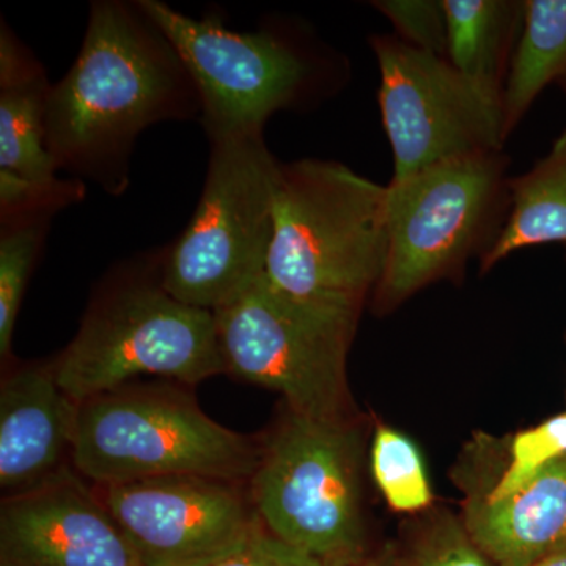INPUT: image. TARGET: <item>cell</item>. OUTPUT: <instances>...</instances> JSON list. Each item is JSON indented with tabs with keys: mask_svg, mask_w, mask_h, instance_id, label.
<instances>
[{
	"mask_svg": "<svg viewBox=\"0 0 566 566\" xmlns=\"http://www.w3.org/2000/svg\"><path fill=\"white\" fill-rule=\"evenodd\" d=\"M510 210L482 271L521 249L566 243V129L545 158L520 177L509 178Z\"/></svg>",
	"mask_w": 566,
	"mask_h": 566,
	"instance_id": "e0dca14e",
	"label": "cell"
},
{
	"mask_svg": "<svg viewBox=\"0 0 566 566\" xmlns=\"http://www.w3.org/2000/svg\"><path fill=\"white\" fill-rule=\"evenodd\" d=\"M566 457V412L538 427L520 431L510 447V460L501 479L483 499L497 502L510 497Z\"/></svg>",
	"mask_w": 566,
	"mask_h": 566,
	"instance_id": "44dd1931",
	"label": "cell"
},
{
	"mask_svg": "<svg viewBox=\"0 0 566 566\" xmlns=\"http://www.w3.org/2000/svg\"><path fill=\"white\" fill-rule=\"evenodd\" d=\"M43 63L6 21L0 31V170L52 180L57 166L44 140V115L51 91Z\"/></svg>",
	"mask_w": 566,
	"mask_h": 566,
	"instance_id": "9a60e30c",
	"label": "cell"
},
{
	"mask_svg": "<svg viewBox=\"0 0 566 566\" xmlns=\"http://www.w3.org/2000/svg\"><path fill=\"white\" fill-rule=\"evenodd\" d=\"M227 374L283 395L314 419H349L346 360L360 314L301 303L266 273L214 312Z\"/></svg>",
	"mask_w": 566,
	"mask_h": 566,
	"instance_id": "9c48e42d",
	"label": "cell"
},
{
	"mask_svg": "<svg viewBox=\"0 0 566 566\" xmlns=\"http://www.w3.org/2000/svg\"><path fill=\"white\" fill-rule=\"evenodd\" d=\"M260 447L180 387L132 385L77 406L71 463L95 486L170 475L251 482Z\"/></svg>",
	"mask_w": 566,
	"mask_h": 566,
	"instance_id": "277c9868",
	"label": "cell"
},
{
	"mask_svg": "<svg viewBox=\"0 0 566 566\" xmlns=\"http://www.w3.org/2000/svg\"><path fill=\"white\" fill-rule=\"evenodd\" d=\"M371 471L387 505L395 512H420L433 502L420 450L408 436L386 424L376 428Z\"/></svg>",
	"mask_w": 566,
	"mask_h": 566,
	"instance_id": "ffe728a7",
	"label": "cell"
},
{
	"mask_svg": "<svg viewBox=\"0 0 566 566\" xmlns=\"http://www.w3.org/2000/svg\"><path fill=\"white\" fill-rule=\"evenodd\" d=\"M408 566H495L458 521H441L424 536Z\"/></svg>",
	"mask_w": 566,
	"mask_h": 566,
	"instance_id": "cb8c5ba5",
	"label": "cell"
},
{
	"mask_svg": "<svg viewBox=\"0 0 566 566\" xmlns=\"http://www.w3.org/2000/svg\"><path fill=\"white\" fill-rule=\"evenodd\" d=\"M277 166L263 134L210 140L191 222L164 248L163 285L174 297L218 312L266 273Z\"/></svg>",
	"mask_w": 566,
	"mask_h": 566,
	"instance_id": "8992f818",
	"label": "cell"
},
{
	"mask_svg": "<svg viewBox=\"0 0 566 566\" xmlns=\"http://www.w3.org/2000/svg\"><path fill=\"white\" fill-rule=\"evenodd\" d=\"M504 151L434 164L387 185V259L376 307L390 311L463 271L493 245L510 210Z\"/></svg>",
	"mask_w": 566,
	"mask_h": 566,
	"instance_id": "52a82bcc",
	"label": "cell"
},
{
	"mask_svg": "<svg viewBox=\"0 0 566 566\" xmlns=\"http://www.w3.org/2000/svg\"><path fill=\"white\" fill-rule=\"evenodd\" d=\"M139 3L191 73L208 140L263 134L275 112L303 106L333 82V62L297 33L274 24L229 31L219 18L196 20L161 0Z\"/></svg>",
	"mask_w": 566,
	"mask_h": 566,
	"instance_id": "ba28073f",
	"label": "cell"
},
{
	"mask_svg": "<svg viewBox=\"0 0 566 566\" xmlns=\"http://www.w3.org/2000/svg\"><path fill=\"white\" fill-rule=\"evenodd\" d=\"M363 434L349 419L286 412L260 446L249 495L260 524L324 565L363 557Z\"/></svg>",
	"mask_w": 566,
	"mask_h": 566,
	"instance_id": "5b68a950",
	"label": "cell"
},
{
	"mask_svg": "<svg viewBox=\"0 0 566 566\" xmlns=\"http://www.w3.org/2000/svg\"><path fill=\"white\" fill-rule=\"evenodd\" d=\"M534 566H566V543L547 554L542 560L536 562Z\"/></svg>",
	"mask_w": 566,
	"mask_h": 566,
	"instance_id": "4316f807",
	"label": "cell"
},
{
	"mask_svg": "<svg viewBox=\"0 0 566 566\" xmlns=\"http://www.w3.org/2000/svg\"><path fill=\"white\" fill-rule=\"evenodd\" d=\"M374 9L392 22L395 36L416 50L447 59V20L439 0H376Z\"/></svg>",
	"mask_w": 566,
	"mask_h": 566,
	"instance_id": "603a6c76",
	"label": "cell"
},
{
	"mask_svg": "<svg viewBox=\"0 0 566 566\" xmlns=\"http://www.w3.org/2000/svg\"><path fill=\"white\" fill-rule=\"evenodd\" d=\"M163 255L164 249L112 271L76 337L52 360L59 386L77 405L140 376L196 386L227 374L214 312L164 289Z\"/></svg>",
	"mask_w": 566,
	"mask_h": 566,
	"instance_id": "3957f363",
	"label": "cell"
},
{
	"mask_svg": "<svg viewBox=\"0 0 566 566\" xmlns=\"http://www.w3.org/2000/svg\"><path fill=\"white\" fill-rule=\"evenodd\" d=\"M76 401L63 392L54 364L18 365L0 386V486L25 493L69 465L77 417Z\"/></svg>",
	"mask_w": 566,
	"mask_h": 566,
	"instance_id": "4fadbf2b",
	"label": "cell"
},
{
	"mask_svg": "<svg viewBox=\"0 0 566 566\" xmlns=\"http://www.w3.org/2000/svg\"><path fill=\"white\" fill-rule=\"evenodd\" d=\"M51 221L22 219L0 222V357L3 363H10L14 324Z\"/></svg>",
	"mask_w": 566,
	"mask_h": 566,
	"instance_id": "d6986e66",
	"label": "cell"
},
{
	"mask_svg": "<svg viewBox=\"0 0 566 566\" xmlns=\"http://www.w3.org/2000/svg\"><path fill=\"white\" fill-rule=\"evenodd\" d=\"M566 77V0H526L524 22L504 84L510 136L547 85Z\"/></svg>",
	"mask_w": 566,
	"mask_h": 566,
	"instance_id": "ac0fdd59",
	"label": "cell"
},
{
	"mask_svg": "<svg viewBox=\"0 0 566 566\" xmlns=\"http://www.w3.org/2000/svg\"><path fill=\"white\" fill-rule=\"evenodd\" d=\"M243 483L170 475L95 486L142 566H200L259 523Z\"/></svg>",
	"mask_w": 566,
	"mask_h": 566,
	"instance_id": "8fae6325",
	"label": "cell"
},
{
	"mask_svg": "<svg viewBox=\"0 0 566 566\" xmlns=\"http://www.w3.org/2000/svg\"><path fill=\"white\" fill-rule=\"evenodd\" d=\"M327 566H408L405 562L394 560L390 557L370 558L365 560L364 557L354 558V560L342 562V564H334Z\"/></svg>",
	"mask_w": 566,
	"mask_h": 566,
	"instance_id": "484cf974",
	"label": "cell"
},
{
	"mask_svg": "<svg viewBox=\"0 0 566 566\" xmlns=\"http://www.w3.org/2000/svg\"><path fill=\"white\" fill-rule=\"evenodd\" d=\"M200 566H327L286 546L256 523L251 534L207 564Z\"/></svg>",
	"mask_w": 566,
	"mask_h": 566,
	"instance_id": "d4e9b609",
	"label": "cell"
},
{
	"mask_svg": "<svg viewBox=\"0 0 566 566\" xmlns=\"http://www.w3.org/2000/svg\"><path fill=\"white\" fill-rule=\"evenodd\" d=\"M562 82H566V77H565V80H562Z\"/></svg>",
	"mask_w": 566,
	"mask_h": 566,
	"instance_id": "83f0119b",
	"label": "cell"
},
{
	"mask_svg": "<svg viewBox=\"0 0 566 566\" xmlns=\"http://www.w3.org/2000/svg\"><path fill=\"white\" fill-rule=\"evenodd\" d=\"M87 188L80 178L29 180L0 170V222L52 219L59 211L85 199Z\"/></svg>",
	"mask_w": 566,
	"mask_h": 566,
	"instance_id": "7402d4cb",
	"label": "cell"
},
{
	"mask_svg": "<svg viewBox=\"0 0 566 566\" xmlns=\"http://www.w3.org/2000/svg\"><path fill=\"white\" fill-rule=\"evenodd\" d=\"M387 243V186L337 161H279L266 264L279 292L360 314L385 273Z\"/></svg>",
	"mask_w": 566,
	"mask_h": 566,
	"instance_id": "7a4b0ae2",
	"label": "cell"
},
{
	"mask_svg": "<svg viewBox=\"0 0 566 566\" xmlns=\"http://www.w3.org/2000/svg\"><path fill=\"white\" fill-rule=\"evenodd\" d=\"M447 61L469 80L504 95V84L524 22V2L442 0Z\"/></svg>",
	"mask_w": 566,
	"mask_h": 566,
	"instance_id": "2e32d148",
	"label": "cell"
},
{
	"mask_svg": "<svg viewBox=\"0 0 566 566\" xmlns=\"http://www.w3.org/2000/svg\"><path fill=\"white\" fill-rule=\"evenodd\" d=\"M464 527L495 566H534L566 543V457L510 497H474Z\"/></svg>",
	"mask_w": 566,
	"mask_h": 566,
	"instance_id": "5bb4252c",
	"label": "cell"
},
{
	"mask_svg": "<svg viewBox=\"0 0 566 566\" xmlns=\"http://www.w3.org/2000/svg\"><path fill=\"white\" fill-rule=\"evenodd\" d=\"M370 46L381 74L378 102L394 153L392 180L450 159L502 151L509 137L501 93L398 36L376 33Z\"/></svg>",
	"mask_w": 566,
	"mask_h": 566,
	"instance_id": "30bf717a",
	"label": "cell"
},
{
	"mask_svg": "<svg viewBox=\"0 0 566 566\" xmlns=\"http://www.w3.org/2000/svg\"><path fill=\"white\" fill-rule=\"evenodd\" d=\"M200 117L191 73L139 0H98L76 61L51 85L44 140L57 170L122 196L140 133Z\"/></svg>",
	"mask_w": 566,
	"mask_h": 566,
	"instance_id": "6da1fadb",
	"label": "cell"
},
{
	"mask_svg": "<svg viewBox=\"0 0 566 566\" xmlns=\"http://www.w3.org/2000/svg\"><path fill=\"white\" fill-rule=\"evenodd\" d=\"M0 566H142L95 488L70 468L0 506Z\"/></svg>",
	"mask_w": 566,
	"mask_h": 566,
	"instance_id": "7c38bea8",
	"label": "cell"
}]
</instances>
